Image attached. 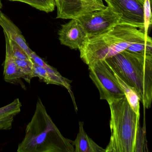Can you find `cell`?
Segmentation results:
<instances>
[{
    "label": "cell",
    "instance_id": "obj_1",
    "mask_svg": "<svg viewBox=\"0 0 152 152\" xmlns=\"http://www.w3.org/2000/svg\"><path fill=\"white\" fill-rule=\"evenodd\" d=\"M108 104L111 136L105 152L148 151L145 130L140 125V115L133 111L126 97Z\"/></svg>",
    "mask_w": 152,
    "mask_h": 152
},
{
    "label": "cell",
    "instance_id": "obj_2",
    "mask_svg": "<svg viewBox=\"0 0 152 152\" xmlns=\"http://www.w3.org/2000/svg\"><path fill=\"white\" fill-rule=\"evenodd\" d=\"M70 140L63 137L38 98L36 109L26 126L25 136L18 145V152L74 151Z\"/></svg>",
    "mask_w": 152,
    "mask_h": 152
},
{
    "label": "cell",
    "instance_id": "obj_3",
    "mask_svg": "<svg viewBox=\"0 0 152 152\" xmlns=\"http://www.w3.org/2000/svg\"><path fill=\"white\" fill-rule=\"evenodd\" d=\"M105 60L121 79L137 90L144 108H150L152 101V55L125 50Z\"/></svg>",
    "mask_w": 152,
    "mask_h": 152
},
{
    "label": "cell",
    "instance_id": "obj_4",
    "mask_svg": "<svg viewBox=\"0 0 152 152\" xmlns=\"http://www.w3.org/2000/svg\"><path fill=\"white\" fill-rule=\"evenodd\" d=\"M145 34L136 27L118 25L105 33L87 38L79 49L80 57L88 65L110 58L125 50Z\"/></svg>",
    "mask_w": 152,
    "mask_h": 152
},
{
    "label": "cell",
    "instance_id": "obj_5",
    "mask_svg": "<svg viewBox=\"0 0 152 152\" xmlns=\"http://www.w3.org/2000/svg\"><path fill=\"white\" fill-rule=\"evenodd\" d=\"M89 76L99 91L100 99L107 103L125 96L112 68L105 59L91 63Z\"/></svg>",
    "mask_w": 152,
    "mask_h": 152
},
{
    "label": "cell",
    "instance_id": "obj_6",
    "mask_svg": "<svg viewBox=\"0 0 152 152\" xmlns=\"http://www.w3.org/2000/svg\"><path fill=\"white\" fill-rule=\"evenodd\" d=\"M121 15L109 7L91 12L77 18L88 38L103 34L119 24Z\"/></svg>",
    "mask_w": 152,
    "mask_h": 152
},
{
    "label": "cell",
    "instance_id": "obj_7",
    "mask_svg": "<svg viewBox=\"0 0 152 152\" xmlns=\"http://www.w3.org/2000/svg\"><path fill=\"white\" fill-rule=\"evenodd\" d=\"M105 1L107 7L121 16L119 25H126L138 28L144 32V0Z\"/></svg>",
    "mask_w": 152,
    "mask_h": 152
},
{
    "label": "cell",
    "instance_id": "obj_8",
    "mask_svg": "<svg viewBox=\"0 0 152 152\" xmlns=\"http://www.w3.org/2000/svg\"><path fill=\"white\" fill-rule=\"evenodd\" d=\"M57 18L77 19L82 16L106 7L102 0H55Z\"/></svg>",
    "mask_w": 152,
    "mask_h": 152
},
{
    "label": "cell",
    "instance_id": "obj_9",
    "mask_svg": "<svg viewBox=\"0 0 152 152\" xmlns=\"http://www.w3.org/2000/svg\"><path fill=\"white\" fill-rule=\"evenodd\" d=\"M58 35L61 44L72 49L79 50L88 38L82 26L77 19H71L67 23L62 25Z\"/></svg>",
    "mask_w": 152,
    "mask_h": 152
},
{
    "label": "cell",
    "instance_id": "obj_10",
    "mask_svg": "<svg viewBox=\"0 0 152 152\" xmlns=\"http://www.w3.org/2000/svg\"><path fill=\"white\" fill-rule=\"evenodd\" d=\"M0 26L8 38L16 42L30 56L32 50L27 42L19 28L2 12H0Z\"/></svg>",
    "mask_w": 152,
    "mask_h": 152
},
{
    "label": "cell",
    "instance_id": "obj_11",
    "mask_svg": "<svg viewBox=\"0 0 152 152\" xmlns=\"http://www.w3.org/2000/svg\"><path fill=\"white\" fill-rule=\"evenodd\" d=\"M83 122H79V131L77 137L73 142L75 152H105V150L96 144L88 136L84 130Z\"/></svg>",
    "mask_w": 152,
    "mask_h": 152
},
{
    "label": "cell",
    "instance_id": "obj_12",
    "mask_svg": "<svg viewBox=\"0 0 152 152\" xmlns=\"http://www.w3.org/2000/svg\"><path fill=\"white\" fill-rule=\"evenodd\" d=\"M22 104L18 98L0 107V130H9L12 128L15 117L21 112Z\"/></svg>",
    "mask_w": 152,
    "mask_h": 152
},
{
    "label": "cell",
    "instance_id": "obj_13",
    "mask_svg": "<svg viewBox=\"0 0 152 152\" xmlns=\"http://www.w3.org/2000/svg\"><path fill=\"white\" fill-rule=\"evenodd\" d=\"M5 35L6 39V59L4 62V79L5 81L12 83L18 82L22 75L15 61V58L11 52L8 38Z\"/></svg>",
    "mask_w": 152,
    "mask_h": 152
},
{
    "label": "cell",
    "instance_id": "obj_14",
    "mask_svg": "<svg viewBox=\"0 0 152 152\" xmlns=\"http://www.w3.org/2000/svg\"><path fill=\"white\" fill-rule=\"evenodd\" d=\"M112 70L114 73L117 81L124 93L125 97L127 99V101L130 105L131 107L136 113L140 115V98L139 95L137 90L135 88L129 86L126 83L124 82L120 78L119 76L116 75V74L114 72L113 69Z\"/></svg>",
    "mask_w": 152,
    "mask_h": 152
},
{
    "label": "cell",
    "instance_id": "obj_15",
    "mask_svg": "<svg viewBox=\"0 0 152 152\" xmlns=\"http://www.w3.org/2000/svg\"><path fill=\"white\" fill-rule=\"evenodd\" d=\"M127 51L137 54L152 55V40L148 34L129 45Z\"/></svg>",
    "mask_w": 152,
    "mask_h": 152
},
{
    "label": "cell",
    "instance_id": "obj_16",
    "mask_svg": "<svg viewBox=\"0 0 152 152\" xmlns=\"http://www.w3.org/2000/svg\"><path fill=\"white\" fill-rule=\"evenodd\" d=\"M10 1H19L28 4L33 7L46 13H50L55 10V0H8Z\"/></svg>",
    "mask_w": 152,
    "mask_h": 152
},
{
    "label": "cell",
    "instance_id": "obj_17",
    "mask_svg": "<svg viewBox=\"0 0 152 152\" xmlns=\"http://www.w3.org/2000/svg\"><path fill=\"white\" fill-rule=\"evenodd\" d=\"M15 61L22 75V78L30 83L33 78L34 62L32 60H21L15 58Z\"/></svg>",
    "mask_w": 152,
    "mask_h": 152
},
{
    "label": "cell",
    "instance_id": "obj_18",
    "mask_svg": "<svg viewBox=\"0 0 152 152\" xmlns=\"http://www.w3.org/2000/svg\"><path fill=\"white\" fill-rule=\"evenodd\" d=\"M8 39L10 48H11V52L15 58L21 59V60H31L30 56L16 42L9 38Z\"/></svg>",
    "mask_w": 152,
    "mask_h": 152
},
{
    "label": "cell",
    "instance_id": "obj_19",
    "mask_svg": "<svg viewBox=\"0 0 152 152\" xmlns=\"http://www.w3.org/2000/svg\"><path fill=\"white\" fill-rule=\"evenodd\" d=\"M151 0H144V15L145 28L144 32L148 34V32L152 26V19L151 13Z\"/></svg>",
    "mask_w": 152,
    "mask_h": 152
},
{
    "label": "cell",
    "instance_id": "obj_20",
    "mask_svg": "<svg viewBox=\"0 0 152 152\" xmlns=\"http://www.w3.org/2000/svg\"><path fill=\"white\" fill-rule=\"evenodd\" d=\"M2 7V4L1 0H0V12H1V9Z\"/></svg>",
    "mask_w": 152,
    "mask_h": 152
}]
</instances>
